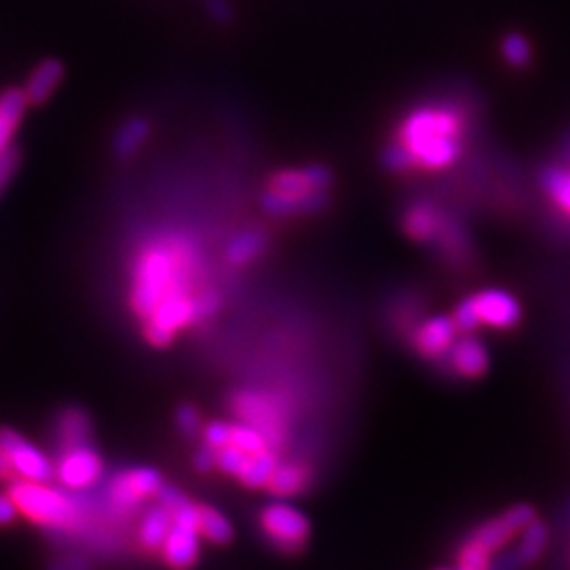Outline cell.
<instances>
[{"mask_svg":"<svg viewBox=\"0 0 570 570\" xmlns=\"http://www.w3.org/2000/svg\"><path fill=\"white\" fill-rule=\"evenodd\" d=\"M469 110L450 98L410 108L399 119L385 150V163L397 174H442L465 155Z\"/></svg>","mask_w":570,"mask_h":570,"instance_id":"6da1fadb","label":"cell"},{"mask_svg":"<svg viewBox=\"0 0 570 570\" xmlns=\"http://www.w3.org/2000/svg\"><path fill=\"white\" fill-rule=\"evenodd\" d=\"M197 245L182 233L152 237L136 256L131 269V307L142 319L159 302L176 296H197Z\"/></svg>","mask_w":570,"mask_h":570,"instance_id":"7a4b0ae2","label":"cell"},{"mask_svg":"<svg viewBox=\"0 0 570 570\" xmlns=\"http://www.w3.org/2000/svg\"><path fill=\"white\" fill-rule=\"evenodd\" d=\"M332 180V171L323 165L281 169L264 186L262 209L275 218L315 214L328 205Z\"/></svg>","mask_w":570,"mask_h":570,"instance_id":"3957f363","label":"cell"},{"mask_svg":"<svg viewBox=\"0 0 570 570\" xmlns=\"http://www.w3.org/2000/svg\"><path fill=\"white\" fill-rule=\"evenodd\" d=\"M404 233L423 245H435L448 262L469 260V237L465 228L431 199L412 201L402 216Z\"/></svg>","mask_w":570,"mask_h":570,"instance_id":"277c9868","label":"cell"},{"mask_svg":"<svg viewBox=\"0 0 570 570\" xmlns=\"http://www.w3.org/2000/svg\"><path fill=\"white\" fill-rule=\"evenodd\" d=\"M520 317L522 307L518 298L499 288L469 294L452 311V319L461 334H475L480 328L511 330L518 326Z\"/></svg>","mask_w":570,"mask_h":570,"instance_id":"5b68a950","label":"cell"},{"mask_svg":"<svg viewBox=\"0 0 570 570\" xmlns=\"http://www.w3.org/2000/svg\"><path fill=\"white\" fill-rule=\"evenodd\" d=\"M9 494L17 503L19 513L36 524L60 528L72 522L74 503L68 494L49 486V482H13Z\"/></svg>","mask_w":570,"mask_h":570,"instance_id":"8992f818","label":"cell"},{"mask_svg":"<svg viewBox=\"0 0 570 570\" xmlns=\"http://www.w3.org/2000/svg\"><path fill=\"white\" fill-rule=\"evenodd\" d=\"M260 526L266 539L281 551H296L309 537V522L304 513L288 503H271L264 507Z\"/></svg>","mask_w":570,"mask_h":570,"instance_id":"52a82bcc","label":"cell"},{"mask_svg":"<svg viewBox=\"0 0 570 570\" xmlns=\"http://www.w3.org/2000/svg\"><path fill=\"white\" fill-rule=\"evenodd\" d=\"M0 448L5 450L7 459L19 480L28 482H49L53 478V465L49 456L36 448L32 442L11 429H0Z\"/></svg>","mask_w":570,"mask_h":570,"instance_id":"ba28073f","label":"cell"},{"mask_svg":"<svg viewBox=\"0 0 570 570\" xmlns=\"http://www.w3.org/2000/svg\"><path fill=\"white\" fill-rule=\"evenodd\" d=\"M53 478H57L64 488L68 490H85L91 488L95 482L102 478V459L100 454L87 446H76L60 452V461L53 465Z\"/></svg>","mask_w":570,"mask_h":570,"instance_id":"9c48e42d","label":"cell"},{"mask_svg":"<svg viewBox=\"0 0 570 570\" xmlns=\"http://www.w3.org/2000/svg\"><path fill=\"white\" fill-rule=\"evenodd\" d=\"M461 336L452 315H431L412 330L414 351L433 364H444L456 338Z\"/></svg>","mask_w":570,"mask_h":570,"instance_id":"30bf717a","label":"cell"},{"mask_svg":"<svg viewBox=\"0 0 570 570\" xmlns=\"http://www.w3.org/2000/svg\"><path fill=\"white\" fill-rule=\"evenodd\" d=\"M235 412L241 416V421L256 427L264 437L266 442H279L281 440V410L273 402L271 397H266L262 393L245 391L235 397Z\"/></svg>","mask_w":570,"mask_h":570,"instance_id":"8fae6325","label":"cell"},{"mask_svg":"<svg viewBox=\"0 0 570 570\" xmlns=\"http://www.w3.org/2000/svg\"><path fill=\"white\" fill-rule=\"evenodd\" d=\"M163 482L155 469L138 467L121 471L110 484V499L121 509H131L146 499L157 497Z\"/></svg>","mask_w":570,"mask_h":570,"instance_id":"7c38bea8","label":"cell"},{"mask_svg":"<svg viewBox=\"0 0 570 570\" xmlns=\"http://www.w3.org/2000/svg\"><path fill=\"white\" fill-rule=\"evenodd\" d=\"M444 364L454 378L478 380L486 374L490 357L484 342L475 334H461L452 345Z\"/></svg>","mask_w":570,"mask_h":570,"instance_id":"4fadbf2b","label":"cell"},{"mask_svg":"<svg viewBox=\"0 0 570 570\" xmlns=\"http://www.w3.org/2000/svg\"><path fill=\"white\" fill-rule=\"evenodd\" d=\"M541 190L551 212L570 224V157L551 163L543 171Z\"/></svg>","mask_w":570,"mask_h":570,"instance_id":"5bb4252c","label":"cell"},{"mask_svg":"<svg viewBox=\"0 0 570 570\" xmlns=\"http://www.w3.org/2000/svg\"><path fill=\"white\" fill-rule=\"evenodd\" d=\"M199 530L188 526H171L169 535L161 547L163 558L174 568L193 566L199 558Z\"/></svg>","mask_w":570,"mask_h":570,"instance_id":"9a60e30c","label":"cell"},{"mask_svg":"<svg viewBox=\"0 0 570 570\" xmlns=\"http://www.w3.org/2000/svg\"><path fill=\"white\" fill-rule=\"evenodd\" d=\"M62 79H64V66L57 60H45L38 64L30 72L26 87H24L28 104L30 106L45 104L53 95V91L60 87Z\"/></svg>","mask_w":570,"mask_h":570,"instance_id":"2e32d148","label":"cell"},{"mask_svg":"<svg viewBox=\"0 0 570 570\" xmlns=\"http://www.w3.org/2000/svg\"><path fill=\"white\" fill-rule=\"evenodd\" d=\"M28 106L30 104L24 89H9L0 95V155L13 148V136L19 123H22Z\"/></svg>","mask_w":570,"mask_h":570,"instance_id":"e0dca14e","label":"cell"},{"mask_svg":"<svg viewBox=\"0 0 570 570\" xmlns=\"http://www.w3.org/2000/svg\"><path fill=\"white\" fill-rule=\"evenodd\" d=\"M55 440L60 452L76 446H87L91 440V423L87 414L76 408L62 412L55 425Z\"/></svg>","mask_w":570,"mask_h":570,"instance_id":"ac0fdd59","label":"cell"},{"mask_svg":"<svg viewBox=\"0 0 570 570\" xmlns=\"http://www.w3.org/2000/svg\"><path fill=\"white\" fill-rule=\"evenodd\" d=\"M275 469H277L275 454L269 448H264V450H258L254 454L245 456V463H243L241 471L237 473V478L245 486L262 488V486H269Z\"/></svg>","mask_w":570,"mask_h":570,"instance_id":"d6986e66","label":"cell"},{"mask_svg":"<svg viewBox=\"0 0 570 570\" xmlns=\"http://www.w3.org/2000/svg\"><path fill=\"white\" fill-rule=\"evenodd\" d=\"M171 526H174V522H171V516L165 507H150L140 522V543L150 551L161 549Z\"/></svg>","mask_w":570,"mask_h":570,"instance_id":"ffe728a7","label":"cell"},{"mask_svg":"<svg viewBox=\"0 0 570 570\" xmlns=\"http://www.w3.org/2000/svg\"><path fill=\"white\" fill-rule=\"evenodd\" d=\"M264 233L256 231V228H247V231H241L231 245L226 247V260L235 264V266H243L247 262L256 260L262 252H264Z\"/></svg>","mask_w":570,"mask_h":570,"instance_id":"44dd1931","label":"cell"},{"mask_svg":"<svg viewBox=\"0 0 570 570\" xmlns=\"http://www.w3.org/2000/svg\"><path fill=\"white\" fill-rule=\"evenodd\" d=\"M148 136L150 123L142 117H133L119 129L117 138H114V152H117L121 159L133 157L146 144Z\"/></svg>","mask_w":570,"mask_h":570,"instance_id":"7402d4cb","label":"cell"},{"mask_svg":"<svg viewBox=\"0 0 570 570\" xmlns=\"http://www.w3.org/2000/svg\"><path fill=\"white\" fill-rule=\"evenodd\" d=\"M307 482H309L307 469L296 463H285L277 465L269 482V488L273 494H277V497H292V494H298L304 486H307Z\"/></svg>","mask_w":570,"mask_h":570,"instance_id":"603a6c76","label":"cell"},{"mask_svg":"<svg viewBox=\"0 0 570 570\" xmlns=\"http://www.w3.org/2000/svg\"><path fill=\"white\" fill-rule=\"evenodd\" d=\"M199 535L212 543H226L233 537V526L214 507H199Z\"/></svg>","mask_w":570,"mask_h":570,"instance_id":"cb8c5ba5","label":"cell"},{"mask_svg":"<svg viewBox=\"0 0 570 570\" xmlns=\"http://www.w3.org/2000/svg\"><path fill=\"white\" fill-rule=\"evenodd\" d=\"M501 53H503V60L511 68H524L532 60V47H530V43L526 41V38L522 34H518V32L507 34L503 38Z\"/></svg>","mask_w":570,"mask_h":570,"instance_id":"d4e9b609","label":"cell"},{"mask_svg":"<svg viewBox=\"0 0 570 570\" xmlns=\"http://www.w3.org/2000/svg\"><path fill=\"white\" fill-rule=\"evenodd\" d=\"M231 444H235L237 448H241L245 454H254V452H258V450L269 448V442H266V437H264L256 427L247 425V423L233 425Z\"/></svg>","mask_w":570,"mask_h":570,"instance_id":"484cf974","label":"cell"},{"mask_svg":"<svg viewBox=\"0 0 570 570\" xmlns=\"http://www.w3.org/2000/svg\"><path fill=\"white\" fill-rule=\"evenodd\" d=\"M245 456L247 454L241 448H237L235 444H226V446L218 448L216 467L222 469L228 475H235V478H237V473L241 471V467L245 463Z\"/></svg>","mask_w":570,"mask_h":570,"instance_id":"4316f807","label":"cell"},{"mask_svg":"<svg viewBox=\"0 0 570 570\" xmlns=\"http://www.w3.org/2000/svg\"><path fill=\"white\" fill-rule=\"evenodd\" d=\"M231 433H233V425L216 421V423H209L203 431L205 437V444L212 446V448H222L226 444H231Z\"/></svg>","mask_w":570,"mask_h":570,"instance_id":"83f0119b","label":"cell"},{"mask_svg":"<svg viewBox=\"0 0 570 570\" xmlns=\"http://www.w3.org/2000/svg\"><path fill=\"white\" fill-rule=\"evenodd\" d=\"M17 165H19V155L15 148H9L3 152V155H0V195H3L7 186L11 184Z\"/></svg>","mask_w":570,"mask_h":570,"instance_id":"f1b7e54d","label":"cell"},{"mask_svg":"<svg viewBox=\"0 0 570 570\" xmlns=\"http://www.w3.org/2000/svg\"><path fill=\"white\" fill-rule=\"evenodd\" d=\"M178 425L186 435H193L197 433L199 425H201V418L199 412L193 406H184L178 410Z\"/></svg>","mask_w":570,"mask_h":570,"instance_id":"f546056e","label":"cell"},{"mask_svg":"<svg viewBox=\"0 0 570 570\" xmlns=\"http://www.w3.org/2000/svg\"><path fill=\"white\" fill-rule=\"evenodd\" d=\"M17 503L9 492H0V526H9L17 518Z\"/></svg>","mask_w":570,"mask_h":570,"instance_id":"4dcf8cb0","label":"cell"},{"mask_svg":"<svg viewBox=\"0 0 570 570\" xmlns=\"http://www.w3.org/2000/svg\"><path fill=\"white\" fill-rule=\"evenodd\" d=\"M216 454H218V450H216V448H212V446H207V444H205V446L197 452V456H195L197 467H199L201 471L214 469V467H216Z\"/></svg>","mask_w":570,"mask_h":570,"instance_id":"1f68e13d","label":"cell"},{"mask_svg":"<svg viewBox=\"0 0 570 570\" xmlns=\"http://www.w3.org/2000/svg\"><path fill=\"white\" fill-rule=\"evenodd\" d=\"M13 475H15V471H13V467H11L9 459H7V454H5L3 448H0V480L9 482V480H13Z\"/></svg>","mask_w":570,"mask_h":570,"instance_id":"d6a6232c","label":"cell"},{"mask_svg":"<svg viewBox=\"0 0 570 570\" xmlns=\"http://www.w3.org/2000/svg\"><path fill=\"white\" fill-rule=\"evenodd\" d=\"M435 570H452V568L450 566H437Z\"/></svg>","mask_w":570,"mask_h":570,"instance_id":"836d02e7","label":"cell"}]
</instances>
